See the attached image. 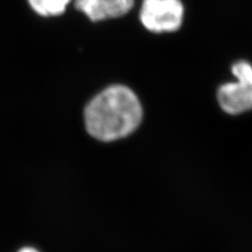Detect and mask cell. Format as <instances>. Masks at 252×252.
Returning a JSON list of instances; mask_svg holds the SVG:
<instances>
[{"mask_svg":"<svg viewBox=\"0 0 252 252\" xmlns=\"http://www.w3.org/2000/svg\"><path fill=\"white\" fill-rule=\"evenodd\" d=\"M143 120V107L128 86L110 85L96 94L84 110L85 127L98 141L113 142L128 137Z\"/></svg>","mask_w":252,"mask_h":252,"instance_id":"cell-1","label":"cell"},{"mask_svg":"<svg viewBox=\"0 0 252 252\" xmlns=\"http://www.w3.org/2000/svg\"><path fill=\"white\" fill-rule=\"evenodd\" d=\"M235 81L222 84L218 90V102L223 112L238 116L252 110V64L236 61L231 66Z\"/></svg>","mask_w":252,"mask_h":252,"instance_id":"cell-2","label":"cell"},{"mask_svg":"<svg viewBox=\"0 0 252 252\" xmlns=\"http://www.w3.org/2000/svg\"><path fill=\"white\" fill-rule=\"evenodd\" d=\"M185 5L182 0H143L139 19L145 30L154 34H169L183 26Z\"/></svg>","mask_w":252,"mask_h":252,"instance_id":"cell-3","label":"cell"},{"mask_svg":"<svg viewBox=\"0 0 252 252\" xmlns=\"http://www.w3.org/2000/svg\"><path fill=\"white\" fill-rule=\"evenodd\" d=\"M77 9L94 22L120 18L128 14L135 0H74Z\"/></svg>","mask_w":252,"mask_h":252,"instance_id":"cell-4","label":"cell"},{"mask_svg":"<svg viewBox=\"0 0 252 252\" xmlns=\"http://www.w3.org/2000/svg\"><path fill=\"white\" fill-rule=\"evenodd\" d=\"M72 1L73 0H28L31 9L42 17L62 15Z\"/></svg>","mask_w":252,"mask_h":252,"instance_id":"cell-5","label":"cell"},{"mask_svg":"<svg viewBox=\"0 0 252 252\" xmlns=\"http://www.w3.org/2000/svg\"><path fill=\"white\" fill-rule=\"evenodd\" d=\"M18 252H39V251L33 247H23Z\"/></svg>","mask_w":252,"mask_h":252,"instance_id":"cell-6","label":"cell"}]
</instances>
